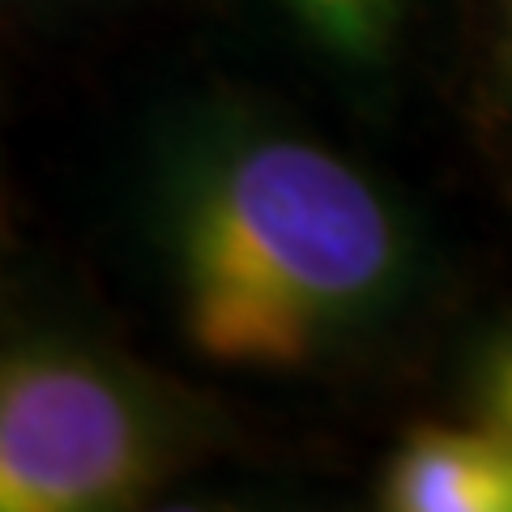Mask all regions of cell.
Masks as SVG:
<instances>
[{"label":"cell","instance_id":"6da1fadb","mask_svg":"<svg viewBox=\"0 0 512 512\" xmlns=\"http://www.w3.org/2000/svg\"><path fill=\"white\" fill-rule=\"evenodd\" d=\"M154 235L180 338L227 372H299L384 325L419 278L414 222L376 175L227 107L167 141Z\"/></svg>","mask_w":512,"mask_h":512},{"label":"cell","instance_id":"7a4b0ae2","mask_svg":"<svg viewBox=\"0 0 512 512\" xmlns=\"http://www.w3.org/2000/svg\"><path fill=\"white\" fill-rule=\"evenodd\" d=\"M188 410L150 372L69 333L0 346V512H120L188 461Z\"/></svg>","mask_w":512,"mask_h":512},{"label":"cell","instance_id":"3957f363","mask_svg":"<svg viewBox=\"0 0 512 512\" xmlns=\"http://www.w3.org/2000/svg\"><path fill=\"white\" fill-rule=\"evenodd\" d=\"M393 512H512V436L491 423L419 427L380 474Z\"/></svg>","mask_w":512,"mask_h":512},{"label":"cell","instance_id":"277c9868","mask_svg":"<svg viewBox=\"0 0 512 512\" xmlns=\"http://www.w3.org/2000/svg\"><path fill=\"white\" fill-rule=\"evenodd\" d=\"M303 35L346 69L389 60L406 22V0H278Z\"/></svg>","mask_w":512,"mask_h":512},{"label":"cell","instance_id":"5b68a950","mask_svg":"<svg viewBox=\"0 0 512 512\" xmlns=\"http://www.w3.org/2000/svg\"><path fill=\"white\" fill-rule=\"evenodd\" d=\"M470 393L483 423L512 436V325H504L478 350L474 372H470Z\"/></svg>","mask_w":512,"mask_h":512}]
</instances>
